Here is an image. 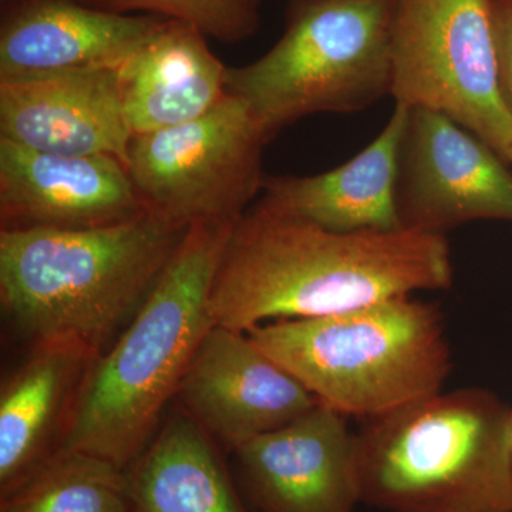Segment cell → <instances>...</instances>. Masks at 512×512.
<instances>
[{
  "label": "cell",
  "mask_w": 512,
  "mask_h": 512,
  "mask_svg": "<svg viewBox=\"0 0 512 512\" xmlns=\"http://www.w3.org/2000/svg\"><path fill=\"white\" fill-rule=\"evenodd\" d=\"M234 224H194L80 384L59 448L128 468L156 436L208 330L212 282Z\"/></svg>",
  "instance_id": "cell-2"
},
{
  "label": "cell",
  "mask_w": 512,
  "mask_h": 512,
  "mask_svg": "<svg viewBox=\"0 0 512 512\" xmlns=\"http://www.w3.org/2000/svg\"><path fill=\"white\" fill-rule=\"evenodd\" d=\"M188 228L146 214L90 229H0V306L30 342L100 355L146 301Z\"/></svg>",
  "instance_id": "cell-3"
},
{
  "label": "cell",
  "mask_w": 512,
  "mask_h": 512,
  "mask_svg": "<svg viewBox=\"0 0 512 512\" xmlns=\"http://www.w3.org/2000/svg\"><path fill=\"white\" fill-rule=\"evenodd\" d=\"M82 2L87 3V5H90V3H92V0H82ZM90 6H92V5H90Z\"/></svg>",
  "instance_id": "cell-23"
},
{
  "label": "cell",
  "mask_w": 512,
  "mask_h": 512,
  "mask_svg": "<svg viewBox=\"0 0 512 512\" xmlns=\"http://www.w3.org/2000/svg\"><path fill=\"white\" fill-rule=\"evenodd\" d=\"M146 214L117 158L43 153L0 138L2 229L103 228Z\"/></svg>",
  "instance_id": "cell-12"
},
{
  "label": "cell",
  "mask_w": 512,
  "mask_h": 512,
  "mask_svg": "<svg viewBox=\"0 0 512 512\" xmlns=\"http://www.w3.org/2000/svg\"><path fill=\"white\" fill-rule=\"evenodd\" d=\"M175 400L212 440L231 451L319 403L248 333L221 325L202 339Z\"/></svg>",
  "instance_id": "cell-10"
},
{
  "label": "cell",
  "mask_w": 512,
  "mask_h": 512,
  "mask_svg": "<svg viewBox=\"0 0 512 512\" xmlns=\"http://www.w3.org/2000/svg\"><path fill=\"white\" fill-rule=\"evenodd\" d=\"M446 235L335 232L259 200L227 239L210 293L215 325L247 333L453 285Z\"/></svg>",
  "instance_id": "cell-1"
},
{
  "label": "cell",
  "mask_w": 512,
  "mask_h": 512,
  "mask_svg": "<svg viewBox=\"0 0 512 512\" xmlns=\"http://www.w3.org/2000/svg\"><path fill=\"white\" fill-rule=\"evenodd\" d=\"M227 70L204 33L167 19L119 70L121 106L131 136L207 114L227 96Z\"/></svg>",
  "instance_id": "cell-17"
},
{
  "label": "cell",
  "mask_w": 512,
  "mask_h": 512,
  "mask_svg": "<svg viewBox=\"0 0 512 512\" xmlns=\"http://www.w3.org/2000/svg\"><path fill=\"white\" fill-rule=\"evenodd\" d=\"M0 512H134L126 468L59 448L8 493Z\"/></svg>",
  "instance_id": "cell-19"
},
{
  "label": "cell",
  "mask_w": 512,
  "mask_h": 512,
  "mask_svg": "<svg viewBox=\"0 0 512 512\" xmlns=\"http://www.w3.org/2000/svg\"><path fill=\"white\" fill-rule=\"evenodd\" d=\"M510 444H511V460H512V409L510 417Z\"/></svg>",
  "instance_id": "cell-22"
},
{
  "label": "cell",
  "mask_w": 512,
  "mask_h": 512,
  "mask_svg": "<svg viewBox=\"0 0 512 512\" xmlns=\"http://www.w3.org/2000/svg\"><path fill=\"white\" fill-rule=\"evenodd\" d=\"M264 128L234 94L181 126L131 138L127 171L148 214L178 225L235 224L262 192Z\"/></svg>",
  "instance_id": "cell-8"
},
{
  "label": "cell",
  "mask_w": 512,
  "mask_h": 512,
  "mask_svg": "<svg viewBox=\"0 0 512 512\" xmlns=\"http://www.w3.org/2000/svg\"><path fill=\"white\" fill-rule=\"evenodd\" d=\"M165 22L82 0H13L0 23V80L120 70Z\"/></svg>",
  "instance_id": "cell-13"
},
{
  "label": "cell",
  "mask_w": 512,
  "mask_h": 512,
  "mask_svg": "<svg viewBox=\"0 0 512 512\" xmlns=\"http://www.w3.org/2000/svg\"><path fill=\"white\" fill-rule=\"evenodd\" d=\"M90 5L110 12H144L180 20L227 43L255 35L261 22L259 0H92Z\"/></svg>",
  "instance_id": "cell-20"
},
{
  "label": "cell",
  "mask_w": 512,
  "mask_h": 512,
  "mask_svg": "<svg viewBox=\"0 0 512 512\" xmlns=\"http://www.w3.org/2000/svg\"><path fill=\"white\" fill-rule=\"evenodd\" d=\"M126 470L134 512H248L212 437L183 410Z\"/></svg>",
  "instance_id": "cell-18"
},
{
  "label": "cell",
  "mask_w": 512,
  "mask_h": 512,
  "mask_svg": "<svg viewBox=\"0 0 512 512\" xmlns=\"http://www.w3.org/2000/svg\"><path fill=\"white\" fill-rule=\"evenodd\" d=\"M247 333L319 403L366 421L443 392L451 370L440 309L413 296Z\"/></svg>",
  "instance_id": "cell-5"
},
{
  "label": "cell",
  "mask_w": 512,
  "mask_h": 512,
  "mask_svg": "<svg viewBox=\"0 0 512 512\" xmlns=\"http://www.w3.org/2000/svg\"><path fill=\"white\" fill-rule=\"evenodd\" d=\"M511 409L439 392L356 433L360 503L390 512H512Z\"/></svg>",
  "instance_id": "cell-4"
},
{
  "label": "cell",
  "mask_w": 512,
  "mask_h": 512,
  "mask_svg": "<svg viewBox=\"0 0 512 512\" xmlns=\"http://www.w3.org/2000/svg\"><path fill=\"white\" fill-rule=\"evenodd\" d=\"M390 96L450 117L510 160L494 0H396Z\"/></svg>",
  "instance_id": "cell-7"
},
{
  "label": "cell",
  "mask_w": 512,
  "mask_h": 512,
  "mask_svg": "<svg viewBox=\"0 0 512 512\" xmlns=\"http://www.w3.org/2000/svg\"><path fill=\"white\" fill-rule=\"evenodd\" d=\"M0 138L62 156H106L127 165L130 128L119 70L0 80Z\"/></svg>",
  "instance_id": "cell-14"
},
{
  "label": "cell",
  "mask_w": 512,
  "mask_h": 512,
  "mask_svg": "<svg viewBox=\"0 0 512 512\" xmlns=\"http://www.w3.org/2000/svg\"><path fill=\"white\" fill-rule=\"evenodd\" d=\"M409 106L396 103L386 127L357 156L311 177H266L261 200L335 232L402 229L396 188Z\"/></svg>",
  "instance_id": "cell-16"
},
{
  "label": "cell",
  "mask_w": 512,
  "mask_h": 512,
  "mask_svg": "<svg viewBox=\"0 0 512 512\" xmlns=\"http://www.w3.org/2000/svg\"><path fill=\"white\" fill-rule=\"evenodd\" d=\"M281 39L255 62L228 67L227 92L271 140L319 113H355L392 92L396 0H296Z\"/></svg>",
  "instance_id": "cell-6"
},
{
  "label": "cell",
  "mask_w": 512,
  "mask_h": 512,
  "mask_svg": "<svg viewBox=\"0 0 512 512\" xmlns=\"http://www.w3.org/2000/svg\"><path fill=\"white\" fill-rule=\"evenodd\" d=\"M403 228L446 235L470 221H512L503 157L444 114L409 107L396 188Z\"/></svg>",
  "instance_id": "cell-9"
},
{
  "label": "cell",
  "mask_w": 512,
  "mask_h": 512,
  "mask_svg": "<svg viewBox=\"0 0 512 512\" xmlns=\"http://www.w3.org/2000/svg\"><path fill=\"white\" fill-rule=\"evenodd\" d=\"M494 18L501 86L512 110V0L494 2Z\"/></svg>",
  "instance_id": "cell-21"
},
{
  "label": "cell",
  "mask_w": 512,
  "mask_h": 512,
  "mask_svg": "<svg viewBox=\"0 0 512 512\" xmlns=\"http://www.w3.org/2000/svg\"><path fill=\"white\" fill-rule=\"evenodd\" d=\"M97 353L70 339L33 342L0 389V494L59 450L80 384Z\"/></svg>",
  "instance_id": "cell-15"
},
{
  "label": "cell",
  "mask_w": 512,
  "mask_h": 512,
  "mask_svg": "<svg viewBox=\"0 0 512 512\" xmlns=\"http://www.w3.org/2000/svg\"><path fill=\"white\" fill-rule=\"evenodd\" d=\"M508 161H511V163H512V154H511L510 160H508Z\"/></svg>",
  "instance_id": "cell-24"
},
{
  "label": "cell",
  "mask_w": 512,
  "mask_h": 512,
  "mask_svg": "<svg viewBox=\"0 0 512 512\" xmlns=\"http://www.w3.org/2000/svg\"><path fill=\"white\" fill-rule=\"evenodd\" d=\"M346 419L318 403L234 450L252 504L261 512H355L356 433Z\"/></svg>",
  "instance_id": "cell-11"
}]
</instances>
